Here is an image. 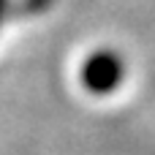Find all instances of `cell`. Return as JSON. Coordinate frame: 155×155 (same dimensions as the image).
<instances>
[{
	"label": "cell",
	"instance_id": "obj_1",
	"mask_svg": "<svg viewBox=\"0 0 155 155\" xmlns=\"http://www.w3.org/2000/svg\"><path fill=\"white\" fill-rule=\"evenodd\" d=\"M117 63H114V57L112 54H101V57H95L93 63H90V74H87V79H90V84H98V87H109L114 79H117Z\"/></svg>",
	"mask_w": 155,
	"mask_h": 155
}]
</instances>
